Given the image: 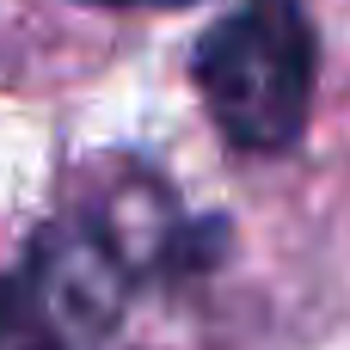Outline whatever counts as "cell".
<instances>
[{"instance_id": "cell-2", "label": "cell", "mask_w": 350, "mask_h": 350, "mask_svg": "<svg viewBox=\"0 0 350 350\" xmlns=\"http://www.w3.org/2000/svg\"><path fill=\"white\" fill-rule=\"evenodd\" d=\"M0 350H86V338L31 265L0 277Z\"/></svg>"}, {"instance_id": "cell-1", "label": "cell", "mask_w": 350, "mask_h": 350, "mask_svg": "<svg viewBox=\"0 0 350 350\" xmlns=\"http://www.w3.org/2000/svg\"><path fill=\"white\" fill-rule=\"evenodd\" d=\"M191 80L240 154H289L314 111L320 80V37L301 0H240L221 12L197 55Z\"/></svg>"}, {"instance_id": "cell-3", "label": "cell", "mask_w": 350, "mask_h": 350, "mask_svg": "<svg viewBox=\"0 0 350 350\" xmlns=\"http://www.w3.org/2000/svg\"><path fill=\"white\" fill-rule=\"evenodd\" d=\"M86 6H197V0H86Z\"/></svg>"}]
</instances>
